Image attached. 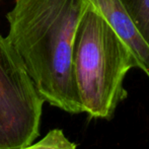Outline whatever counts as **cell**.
<instances>
[{
    "label": "cell",
    "mask_w": 149,
    "mask_h": 149,
    "mask_svg": "<svg viewBox=\"0 0 149 149\" xmlns=\"http://www.w3.org/2000/svg\"><path fill=\"white\" fill-rule=\"evenodd\" d=\"M137 62L102 13L90 2L76 31L73 71L83 113L109 120L127 97L124 79Z\"/></svg>",
    "instance_id": "2"
},
{
    "label": "cell",
    "mask_w": 149,
    "mask_h": 149,
    "mask_svg": "<svg viewBox=\"0 0 149 149\" xmlns=\"http://www.w3.org/2000/svg\"><path fill=\"white\" fill-rule=\"evenodd\" d=\"M89 0H15L6 40L44 102L83 113L73 71V47Z\"/></svg>",
    "instance_id": "1"
},
{
    "label": "cell",
    "mask_w": 149,
    "mask_h": 149,
    "mask_svg": "<svg viewBox=\"0 0 149 149\" xmlns=\"http://www.w3.org/2000/svg\"><path fill=\"white\" fill-rule=\"evenodd\" d=\"M121 2L149 45V0H121Z\"/></svg>",
    "instance_id": "5"
},
{
    "label": "cell",
    "mask_w": 149,
    "mask_h": 149,
    "mask_svg": "<svg viewBox=\"0 0 149 149\" xmlns=\"http://www.w3.org/2000/svg\"><path fill=\"white\" fill-rule=\"evenodd\" d=\"M76 144L70 141L62 130L54 129L37 143H31L18 149H76Z\"/></svg>",
    "instance_id": "6"
},
{
    "label": "cell",
    "mask_w": 149,
    "mask_h": 149,
    "mask_svg": "<svg viewBox=\"0 0 149 149\" xmlns=\"http://www.w3.org/2000/svg\"><path fill=\"white\" fill-rule=\"evenodd\" d=\"M102 13L115 33L132 52L137 68L149 77V45L136 26L121 0H90Z\"/></svg>",
    "instance_id": "4"
},
{
    "label": "cell",
    "mask_w": 149,
    "mask_h": 149,
    "mask_svg": "<svg viewBox=\"0 0 149 149\" xmlns=\"http://www.w3.org/2000/svg\"><path fill=\"white\" fill-rule=\"evenodd\" d=\"M43 104L22 60L0 35V149H18L35 141Z\"/></svg>",
    "instance_id": "3"
}]
</instances>
